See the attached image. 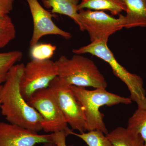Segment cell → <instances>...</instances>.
<instances>
[{
  "label": "cell",
  "mask_w": 146,
  "mask_h": 146,
  "mask_svg": "<svg viewBox=\"0 0 146 146\" xmlns=\"http://www.w3.org/2000/svg\"><path fill=\"white\" fill-rule=\"evenodd\" d=\"M31 13L33 24V30L29 42L31 47L38 43L41 38L48 35L61 36L65 39H70V33L64 31L55 24L52 18L54 14L45 9L38 0H26Z\"/></svg>",
  "instance_id": "9"
},
{
  "label": "cell",
  "mask_w": 146,
  "mask_h": 146,
  "mask_svg": "<svg viewBox=\"0 0 146 146\" xmlns=\"http://www.w3.org/2000/svg\"><path fill=\"white\" fill-rule=\"evenodd\" d=\"M90 9L108 11L112 16H119L126 7L123 0H82L78 5V10Z\"/></svg>",
  "instance_id": "14"
},
{
  "label": "cell",
  "mask_w": 146,
  "mask_h": 146,
  "mask_svg": "<svg viewBox=\"0 0 146 146\" xmlns=\"http://www.w3.org/2000/svg\"><path fill=\"white\" fill-rule=\"evenodd\" d=\"M106 136L113 146H145L141 135L127 127H119Z\"/></svg>",
  "instance_id": "13"
},
{
  "label": "cell",
  "mask_w": 146,
  "mask_h": 146,
  "mask_svg": "<svg viewBox=\"0 0 146 146\" xmlns=\"http://www.w3.org/2000/svg\"><path fill=\"white\" fill-rule=\"evenodd\" d=\"M108 41H95L89 44L74 49V54H89L99 58L109 64L113 74L125 84L130 93V98L135 102L138 108L146 109V91L143 86V81L136 74L129 72L119 63L108 46Z\"/></svg>",
  "instance_id": "3"
},
{
  "label": "cell",
  "mask_w": 146,
  "mask_h": 146,
  "mask_svg": "<svg viewBox=\"0 0 146 146\" xmlns=\"http://www.w3.org/2000/svg\"><path fill=\"white\" fill-rule=\"evenodd\" d=\"M71 88L83 108L86 120L85 131H101L106 135L108 132L104 121V115L100 111V108L132 102L130 98L121 96L103 88L89 90L85 87L72 85Z\"/></svg>",
  "instance_id": "2"
},
{
  "label": "cell",
  "mask_w": 146,
  "mask_h": 146,
  "mask_svg": "<svg viewBox=\"0 0 146 146\" xmlns=\"http://www.w3.org/2000/svg\"><path fill=\"white\" fill-rule=\"evenodd\" d=\"M58 76L55 61L51 59H32L25 65L20 87L21 93L27 101L35 92L49 87Z\"/></svg>",
  "instance_id": "8"
},
{
  "label": "cell",
  "mask_w": 146,
  "mask_h": 146,
  "mask_svg": "<svg viewBox=\"0 0 146 146\" xmlns=\"http://www.w3.org/2000/svg\"><path fill=\"white\" fill-rule=\"evenodd\" d=\"M27 102L42 117V130L45 132L53 133L68 129V123L49 87L35 92Z\"/></svg>",
  "instance_id": "6"
},
{
  "label": "cell",
  "mask_w": 146,
  "mask_h": 146,
  "mask_svg": "<svg viewBox=\"0 0 146 146\" xmlns=\"http://www.w3.org/2000/svg\"><path fill=\"white\" fill-rule=\"evenodd\" d=\"M23 56V52L19 50L0 53V86L5 82L11 69Z\"/></svg>",
  "instance_id": "15"
},
{
  "label": "cell",
  "mask_w": 146,
  "mask_h": 146,
  "mask_svg": "<svg viewBox=\"0 0 146 146\" xmlns=\"http://www.w3.org/2000/svg\"><path fill=\"white\" fill-rule=\"evenodd\" d=\"M53 142L52 134L38 132L10 123L0 122V146H35Z\"/></svg>",
  "instance_id": "10"
},
{
  "label": "cell",
  "mask_w": 146,
  "mask_h": 146,
  "mask_svg": "<svg viewBox=\"0 0 146 146\" xmlns=\"http://www.w3.org/2000/svg\"><path fill=\"white\" fill-rule=\"evenodd\" d=\"M1 86H2V85L1 86H0V93H1ZM1 101H0V106H1Z\"/></svg>",
  "instance_id": "23"
},
{
  "label": "cell",
  "mask_w": 146,
  "mask_h": 146,
  "mask_svg": "<svg viewBox=\"0 0 146 146\" xmlns=\"http://www.w3.org/2000/svg\"><path fill=\"white\" fill-rule=\"evenodd\" d=\"M127 128L139 133L146 146V109L136 110L129 119Z\"/></svg>",
  "instance_id": "18"
},
{
  "label": "cell",
  "mask_w": 146,
  "mask_h": 146,
  "mask_svg": "<svg viewBox=\"0 0 146 146\" xmlns=\"http://www.w3.org/2000/svg\"><path fill=\"white\" fill-rule=\"evenodd\" d=\"M68 124L80 133L85 131L86 120L82 106L76 97L71 85L56 77L49 86Z\"/></svg>",
  "instance_id": "7"
},
{
  "label": "cell",
  "mask_w": 146,
  "mask_h": 146,
  "mask_svg": "<svg viewBox=\"0 0 146 146\" xmlns=\"http://www.w3.org/2000/svg\"><path fill=\"white\" fill-rule=\"evenodd\" d=\"M80 29L89 33L91 42L108 41L110 36L124 28L125 16L122 14L118 18L101 11L82 9L78 11Z\"/></svg>",
  "instance_id": "5"
},
{
  "label": "cell",
  "mask_w": 146,
  "mask_h": 146,
  "mask_svg": "<svg viewBox=\"0 0 146 146\" xmlns=\"http://www.w3.org/2000/svg\"><path fill=\"white\" fill-rule=\"evenodd\" d=\"M126 7L124 28L146 27V0H123Z\"/></svg>",
  "instance_id": "11"
},
{
  "label": "cell",
  "mask_w": 146,
  "mask_h": 146,
  "mask_svg": "<svg viewBox=\"0 0 146 146\" xmlns=\"http://www.w3.org/2000/svg\"><path fill=\"white\" fill-rule=\"evenodd\" d=\"M43 146H56L53 142H50V143H46L44 144Z\"/></svg>",
  "instance_id": "22"
},
{
  "label": "cell",
  "mask_w": 146,
  "mask_h": 146,
  "mask_svg": "<svg viewBox=\"0 0 146 146\" xmlns=\"http://www.w3.org/2000/svg\"><path fill=\"white\" fill-rule=\"evenodd\" d=\"M66 132L68 135H74L84 141L88 146H113L106 135L101 131H88L87 133H76L70 128Z\"/></svg>",
  "instance_id": "16"
},
{
  "label": "cell",
  "mask_w": 146,
  "mask_h": 146,
  "mask_svg": "<svg viewBox=\"0 0 146 146\" xmlns=\"http://www.w3.org/2000/svg\"><path fill=\"white\" fill-rule=\"evenodd\" d=\"M80 0H42L45 8L51 9L53 14L68 16L80 27L78 5Z\"/></svg>",
  "instance_id": "12"
},
{
  "label": "cell",
  "mask_w": 146,
  "mask_h": 146,
  "mask_svg": "<svg viewBox=\"0 0 146 146\" xmlns=\"http://www.w3.org/2000/svg\"><path fill=\"white\" fill-rule=\"evenodd\" d=\"M15 0H0V16L9 15L13 10Z\"/></svg>",
  "instance_id": "21"
},
{
  "label": "cell",
  "mask_w": 146,
  "mask_h": 146,
  "mask_svg": "<svg viewBox=\"0 0 146 146\" xmlns=\"http://www.w3.org/2000/svg\"><path fill=\"white\" fill-rule=\"evenodd\" d=\"M56 49V46L52 44L38 43L31 47L30 54L32 59L48 60L54 54Z\"/></svg>",
  "instance_id": "19"
},
{
  "label": "cell",
  "mask_w": 146,
  "mask_h": 146,
  "mask_svg": "<svg viewBox=\"0 0 146 146\" xmlns=\"http://www.w3.org/2000/svg\"><path fill=\"white\" fill-rule=\"evenodd\" d=\"M25 65L16 64L11 69L0 93L1 111L8 123L38 132L42 130V118L23 96L20 84Z\"/></svg>",
  "instance_id": "1"
},
{
  "label": "cell",
  "mask_w": 146,
  "mask_h": 146,
  "mask_svg": "<svg viewBox=\"0 0 146 146\" xmlns=\"http://www.w3.org/2000/svg\"><path fill=\"white\" fill-rule=\"evenodd\" d=\"M58 76L70 85L106 89V80L95 63L81 54L70 58L61 56L55 61Z\"/></svg>",
  "instance_id": "4"
},
{
  "label": "cell",
  "mask_w": 146,
  "mask_h": 146,
  "mask_svg": "<svg viewBox=\"0 0 146 146\" xmlns=\"http://www.w3.org/2000/svg\"><path fill=\"white\" fill-rule=\"evenodd\" d=\"M53 141L56 146H67L66 138L68 134L66 131H57L52 133Z\"/></svg>",
  "instance_id": "20"
},
{
  "label": "cell",
  "mask_w": 146,
  "mask_h": 146,
  "mask_svg": "<svg viewBox=\"0 0 146 146\" xmlns=\"http://www.w3.org/2000/svg\"><path fill=\"white\" fill-rule=\"evenodd\" d=\"M16 33V28L10 16H0V49L15 39Z\"/></svg>",
  "instance_id": "17"
}]
</instances>
